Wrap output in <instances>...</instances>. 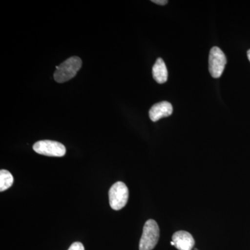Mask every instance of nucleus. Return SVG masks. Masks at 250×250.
<instances>
[{
    "instance_id": "obj_1",
    "label": "nucleus",
    "mask_w": 250,
    "mask_h": 250,
    "mask_svg": "<svg viewBox=\"0 0 250 250\" xmlns=\"http://www.w3.org/2000/svg\"><path fill=\"white\" fill-rule=\"evenodd\" d=\"M82 59L78 57L67 59L59 65L54 74V78L58 83H64L76 76L77 72L82 67Z\"/></svg>"
},
{
    "instance_id": "obj_2",
    "label": "nucleus",
    "mask_w": 250,
    "mask_h": 250,
    "mask_svg": "<svg viewBox=\"0 0 250 250\" xmlns=\"http://www.w3.org/2000/svg\"><path fill=\"white\" fill-rule=\"evenodd\" d=\"M159 228L155 220H148L143 228L142 236L139 243L140 250H152L159 239Z\"/></svg>"
},
{
    "instance_id": "obj_3",
    "label": "nucleus",
    "mask_w": 250,
    "mask_h": 250,
    "mask_svg": "<svg viewBox=\"0 0 250 250\" xmlns=\"http://www.w3.org/2000/svg\"><path fill=\"white\" fill-rule=\"evenodd\" d=\"M108 196L111 208L116 210H121L127 203L129 189L123 182H116L110 188Z\"/></svg>"
},
{
    "instance_id": "obj_4",
    "label": "nucleus",
    "mask_w": 250,
    "mask_h": 250,
    "mask_svg": "<svg viewBox=\"0 0 250 250\" xmlns=\"http://www.w3.org/2000/svg\"><path fill=\"white\" fill-rule=\"evenodd\" d=\"M33 149L38 154L57 157L65 156L66 152L65 146L62 143L49 140L38 141L33 146Z\"/></svg>"
},
{
    "instance_id": "obj_5",
    "label": "nucleus",
    "mask_w": 250,
    "mask_h": 250,
    "mask_svg": "<svg viewBox=\"0 0 250 250\" xmlns=\"http://www.w3.org/2000/svg\"><path fill=\"white\" fill-rule=\"evenodd\" d=\"M227 59L225 54L218 47H212L208 57V70L213 78H219L223 75Z\"/></svg>"
},
{
    "instance_id": "obj_6",
    "label": "nucleus",
    "mask_w": 250,
    "mask_h": 250,
    "mask_svg": "<svg viewBox=\"0 0 250 250\" xmlns=\"http://www.w3.org/2000/svg\"><path fill=\"white\" fill-rule=\"evenodd\" d=\"M173 108L168 102H161L153 105L149 111V116L151 121L156 122L163 118H166L172 115Z\"/></svg>"
},
{
    "instance_id": "obj_7",
    "label": "nucleus",
    "mask_w": 250,
    "mask_h": 250,
    "mask_svg": "<svg viewBox=\"0 0 250 250\" xmlns=\"http://www.w3.org/2000/svg\"><path fill=\"white\" fill-rule=\"evenodd\" d=\"M172 238L174 246L179 250H192L195 246L193 237L187 231H177L174 233Z\"/></svg>"
},
{
    "instance_id": "obj_8",
    "label": "nucleus",
    "mask_w": 250,
    "mask_h": 250,
    "mask_svg": "<svg viewBox=\"0 0 250 250\" xmlns=\"http://www.w3.org/2000/svg\"><path fill=\"white\" fill-rule=\"evenodd\" d=\"M152 75L157 83H164L167 82L168 73L165 62L162 59L159 58L156 60L152 67Z\"/></svg>"
},
{
    "instance_id": "obj_9",
    "label": "nucleus",
    "mask_w": 250,
    "mask_h": 250,
    "mask_svg": "<svg viewBox=\"0 0 250 250\" xmlns=\"http://www.w3.org/2000/svg\"><path fill=\"white\" fill-rule=\"evenodd\" d=\"M14 177L11 172L6 170L0 171V191L9 189L14 184Z\"/></svg>"
},
{
    "instance_id": "obj_10",
    "label": "nucleus",
    "mask_w": 250,
    "mask_h": 250,
    "mask_svg": "<svg viewBox=\"0 0 250 250\" xmlns=\"http://www.w3.org/2000/svg\"><path fill=\"white\" fill-rule=\"evenodd\" d=\"M68 250H85L84 247H83L82 243L80 242H75V243H72L71 246L70 247Z\"/></svg>"
},
{
    "instance_id": "obj_11",
    "label": "nucleus",
    "mask_w": 250,
    "mask_h": 250,
    "mask_svg": "<svg viewBox=\"0 0 250 250\" xmlns=\"http://www.w3.org/2000/svg\"><path fill=\"white\" fill-rule=\"evenodd\" d=\"M152 1L153 3L159 5H166L168 3V1H167V0H152Z\"/></svg>"
},
{
    "instance_id": "obj_12",
    "label": "nucleus",
    "mask_w": 250,
    "mask_h": 250,
    "mask_svg": "<svg viewBox=\"0 0 250 250\" xmlns=\"http://www.w3.org/2000/svg\"><path fill=\"white\" fill-rule=\"evenodd\" d=\"M247 54H248V59H249V61L250 62V50L248 51V53H247Z\"/></svg>"
},
{
    "instance_id": "obj_13",
    "label": "nucleus",
    "mask_w": 250,
    "mask_h": 250,
    "mask_svg": "<svg viewBox=\"0 0 250 250\" xmlns=\"http://www.w3.org/2000/svg\"><path fill=\"white\" fill-rule=\"evenodd\" d=\"M171 243V245H172V246H174V242H173V241L171 242V243Z\"/></svg>"
}]
</instances>
